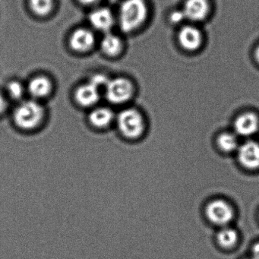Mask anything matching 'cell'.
<instances>
[{
	"label": "cell",
	"mask_w": 259,
	"mask_h": 259,
	"mask_svg": "<svg viewBox=\"0 0 259 259\" xmlns=\"http://www.w3.org/2000/svg\"><path fill=\"white\" fill-rule=\"evenodd\" d=\"M217 142L220 149L224 152H233L239 148L237 138L233 133H222L218 136Z\"/></svg>",
	"instance_id": "18"
},
{
	"label": "cell",
	"mask_w": 259,
	"mask_h": 259,
	"mask_svg": "<svg viewBox=\"0 0 259 259\" xmlns=\"http://www.w3.org/2000/svg\"><path fill=\"white\" fill-rule=\"evenodd\" d=\"M236 133L241 136L247 137L257 133L259 128V119L255 113L246 112L236 117L234 122Z\"/></svg>",
	"instance_id": "13"
},
{
	"label": "cell",
	"mask_w": 259,
	"mask_h": 259,
	"mask_svg": "<svg viewBox=\"0 0 259 259\" xmlns=\"http://www.w3.org/2000/svg\"><path fill=\"white\" fill-rule=\"evenodd\" d=\"M81 5L85 7H91V6H95L99 4L101 0H77Z\"/></svg>",
	"instance_id": "23"
},
{
	"label": "cell",
	"mask_w": 259,
	"mask_h": 259,
	"mask_svg": "<svg viewBox=\"0 0 259 259\" xmlns=\"http://www.w3.org/2000/svg\"><path fill=\"white\" fill-rule=\"evenodd\" d=\"M26 91L32 99L38 101L48 98L52 94L54 84L52 80L46 75H36L28 81Z\"/></svg>",
	"instance_id": "10"
},
{
	"label": "cell",
	"mask_w": 259,
	"mask_h": 259,
	"mask_svg": "<svg viewBox=\"0 0 259 259\" xmlns=\"http://www.w3.org/2000/svg\"><path fill=\"white\" fill-rule=\"evenodd\" d=\"M206 216L212 223L219 226H225L231 222L234 217L233 207L224 200L217 199L210 201L205 209Z\"/></svg>",
	"instance_id": "5"
},
{
	"label": "cell",
	"mask_w": 259,
	"mask_h": 259,
	"mask_svg": "<svg viewBox=\"0 0 259 259\" xmlns=\"http://www.w3.org/2000/svg\"><path fill=\"white\" fill-rule=\"evenodd\" d=\"M180 47L185 51L194 52L201 48L204 41V36L195 24L183 25L177 36Z\"/></svg>",
	"instance_id": "6"
},
{
	"label": "cell",
	"mask_w": 259,
	"mask_h": 259,
	"mask_svg": "<svg viewBox=\"0 0 259 259\" xmlns=\"http://www.w3.org/2000/svg\"><path fill=\"white\" fill-rule=\"evenodd\" d=\"M100 48L104 55L108 57H118L124 49V43L121 37L110 31L104 34L100 43Z\"/></svg>",
	"instance_id": "14"
},
{
	"label": "cell",
	"mask_w": 259,
	"mask_h": 259,
	"mask_svg": "<svg viewBox=\"0 0 259 259\" xmlns=\"http://www.w3.org/2000/svg\"><path fill=\"white\" fill-rule=\"evenodd\" d=\"M248 259H254V258H253V257H251V258H248Z\"/></svg>",
	"instance_id": "26"
},
{
	"label": "cell",
	"mask_w": 259,
	"mask_h": 259,
	"mask_svg": "<svg viewBox=\"0 0 259 259\" xmlns=\"http://www.w3.org/2000/svg\"><path fill=\"white\" fill-rule=\"evenodd\" d=\"M169 19L171 23L174 24V25H180V24L181 25L185 21H186V16H185L182 9H177V10L171 12Z\"/></svg>",
	"instance_id": "21"
},
{
	"label": "cell",
	"mask_w": 259,
	"mask_h": 259,
	"mask_svg": "<svg viewBox=\"0 0 259 259\" xmlns=\"http://www.w3.org/2000/svg\"><path fill=\"white\" fill-rule=\"evenodd\" d=\"M252 257L254 259H259V242H257L253 246Z\"/></svg>",
	"instance_id": "24"
},
{
	"label": "cell",
	"mask_w": 259,
	"mask_h": 259,
	"mask_svg": "<svg viewBox=\"0 0 259 259\" xmlns=\"http://www.w3.org/2000/svg\"><path fill=\"white\" fill-rule=\"evenodd\" d=\"M28 5L35 16L45 18L54 11L55 0H28Z\"/></svg>",
	"instance_id": "16"
},
{
	"label": "cell",
	"mask_w": 259,
	"mask_h": 259,
	"mask_svg": "<svg viewBox=\"0 0 259 259\" xmlns=\"http://www.w3.org/2000/svg\"><path fill=\"white\" fill-rule=\"evenodd\" d=\"M89 24L95 31L103 34L110 32L116 23V18L111 10L107 7L94 9L88 16Z\"/></svg>",
	"instance_id": "8"
},
{
	"label": "cell",
	"mask_w": 259,
	"mask_h": 259,
	"mask_svg": "<svg viewBox=\"0 0 259 259\" xmlns=\"http://www.w3.org/2000/svg\"><path fill=\"white\" fill-rule=\"evenodd\" d=\"M45 117V110L40 102L34 99L24 101L18 105L13 113L15 123L22 130L38 128Z\"/></svg>",
	"instance_id": "2"
},
{
	"label": "cell",
	"mask_w": 259,
	"mask_h": 259,
	"mask_svg": "<svg viewBox=\"0 0 259 259\" xmlns=\"http://www.w3.org/2000/svg\"><path fill=\"white\" fill-rule=\"evenodd\" d=\"M218 244L224 248H231L238 240L237 232L232 228L225 227L220 230L217 236Z\"/></svg>",
	"instance_id": "17"
},
{
	"label": "cell",
	"mask_w": 259,
	"mask_h": 259,
	"mask_svg": "<svg viewBox=\"0 0 259 259\" xmlns=\"http://www.w3.org/2000/svg\"><path fill=\"white\" fill-rule=\"evenodd\" d=\"M116 119L114 113L107 107L94 108L89 113V120L92 126L97 128H105L111 125Z\"/></svg>",
	"instance_id": "15"
},
{
	"label": "cell",
	"mask_w": 259,
	"mask_h": 259,
	"mask_svg": "<svg viewBox=\"0 0 259 259\" xmlns=\"http://www.w3.org/2000/svg\"><path fill=\"white\" fill-rule=\"evenodd\" d=\"M135 92L133 81L122 76L110 78L104 89L106 99L114 105H122L128 102L134 96Z\"/></svg>",
	"instance_id": "4"
},
{
	"label": "cell",
	"mask_w": 259,
	"mask_h": 259,
	"mask_svg": "<svg viewBox=\"0 0 259 259\" xmlns=\"http://www.w3.org/2000/svg\"><path fill=\"white\" fill-rule=\"evenodd\" d=\"M254 58H255L256 61L259 64V45H257L255 51H254Z\"/></svg>",
	"instance_id": "25"
},
{
	"label": "cell",
	"mask_w": 259,
	"mask_h": 259,
	"mask_svg": "<svg viewBox=\"0 0 259 259\" xmlns=\"http://www.w3.org/2000/svg\"><path fill=\"white\" fill-rule=\"evenodd\" d=\"M116 121L120 134L130 140L139 139L145 132V119L137 109L130 107L121 110Z\"/></svg>",
	"instance_id": "3"
},
{
	"label": "cell",
	"mask_w": 259,
	"mask_h": 259,
	"mask_svg": "<svg viewBox=\"0 0 259 259\" xmlns=\"http://www.w3.org/2000/svg\"><path fill=\"white\" fill-rule=\"evenodd\" d=\"M109 80H110V78H109L107 75H104V74L97 73L94 74V75L91 77L89 81L95 84L96 87H98V89H101H101H104V90L106 85H107V83H108Z\"/></svg>",
	"instance_id": "20"
},
{
	"label": "cell",
	"mask_w": 259,
	"mask_h": 259,
	"mask_svg": "<svg viewBox=\"0 0 259 259\" xmlns=\"http://www.w3.org/2000/svg\"><path fill=\"white\" fill-rule=\"evenodd\" d=\"M238 160L242 166L248 169L259 168V144L252 141L245 142L237 149Z\"/></svg>",
	"instance_id": "12"
},
{
	"label": "cell",
	"mask_w": 259,
	"mask_h": 259,
	"mask_svg": "<svg viewBox=\"0 0 259 259\" xmlns=\"http://www.w3.org/2000/svg\"><path fill=\"white\" fill-rule=\"evenodd\" d=\"M7 91L10 98L16 101L22 99L27 92L26 87L17 80L9 81L7 85Z\"/></svg>",
	"instance_id": "19"
},
{
	"label": "cell",
	"mask_w": 259,
	"mask_h": 259,
	"mask_svg": "<svg viewBox=\"0 0 259 259\" xmlns=\"http://www.w3.org/2000/svg\"><path fill=\"white\" fill-rule=\"evenodd\" d=\"M149 16L146 0H123L119 6L116 22L125 34H131L142 28Z\"/></svg>",
	"instance_id": "1"
},
{
	"label": "cell",
	"mask_w": 259,
	"mask_h": 259,
	"mask_svg": "<svg viewBox=\"0 0 259 259\" xmlns=\"http://www.w3.org/2000/svg\"><path fill=\"white\" fill-rule=\"evenodd\" d=\"M7 107H8V101L4 95L0 93V115L4 114L7 111Z\"/></svg>",
	"instance_id": "22"
},
{
	"label": "cell",
	"mask_w": 259,
	"mask_h": 259,
	"mask_svg": "<svg viewBox=\"0 0 259 259\" xmlns=\"http://www.w3.org/2000/svg\"><path fill=\"white\" fill-rule=\"evenodd\" d=\"M69 47L77 54H87L95 48L96 37L90 28H78L69 37Z\"/></svg>",
	"instance_id": "7"
},
{
	"label": "cell",
	"mask_w": 259,
	"mask_h": 259,
	"mask_svg": "<svg viewBox=\"0 0 259 259\" xmlns=\"http://www.w3.org/2000/svg\"><path fill=\"white\" fill-rule=\"evenodd\" d=\"M101 89L88 81L78 86L74 93V98L77 104L82 107H93L101 99Z\"/></svg>",
	"instance_id": "11"
},
{
	"label": "cell",
	"mask_w": 259,
	"mask_h": 259,
	"mask_svg": "<svg viewBox=\"0 0 259 259\" xmlns=\"http://www.w3.org/2000/svg\"><path fill=\"white\" fill-rule=\"evenodd\" d=\"M186 21L192 24L204 22L210 13L209 0H185L182 7Z\"/></svg>",
	"instance_id": "9"
}]
</instances>
